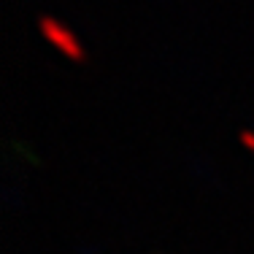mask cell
<instances>
[{"mask_svg": "<svg viewBox=\"0 0 254 254\" xmlns=\"http://www.w3.org/2000/svg\"><path fill=\"white\" fill-rule=\"evenodd\" d=\"M38 27H41V33H44L52 44H57L65 54H70V57H81V49H78L76 38L70 35V30L63 27L54 16H38Z\"/></svg>", "mask_w": 254, "mask_h": 254, "instance_id": "1", "label": "cell"}]
</instances>
